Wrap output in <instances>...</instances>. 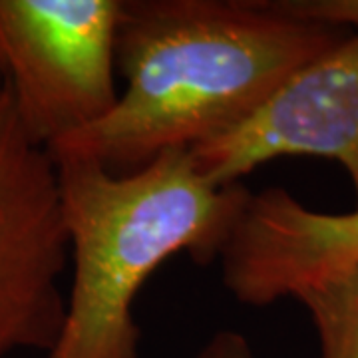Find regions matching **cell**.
<instances>
[{"label":"cell","mask_w":358,"mask_h":358,"mask_svg":"<svg viewBox=\"0 0 358 358\" xmlns=\"http://www.w3.org/2000/svg\"><path fill=\"white\" fill-rule=\"evenodd\" d=\"M350 34L285 0H122L120 100L96 126L54 143L114 173L243 122L299 68Z\"/></svg>","instance_id":"1"},{"label":"cell","mask_w":358,"mask_h":358,"mask_svg":"<svg viewBox=\"0 0 358 358\" xmlns=\"http://www.w3.org/2000/svg\"><path fill=\"white\" fill-rule=\"evenodd\" d=\"M72 279L64 322L44 358H140L134 317L143 285L171 257L219 261L251 192L205 176L192 150L114 173L78 155L56 154Z\"/></svg>","instance_id":"2"},{"label":"cell","mask_w":358,"mask_h":358,"mask_svg":"<svg viewBox=\"0 0 358 358\" xmlns=\"http://www.w3.org/2000/svg\"><path fill=\"white\" fill-rule=\"evenodd\" d=\"M122 0H0V78L44 150L96 126L120 100Z\"/></svg>","instance_id":"3"},{"label":"cell","mask_w":358,"mask_h":358,"mask_svg":"<svg viewBox=\"0 0 358 358\" xmlns=\"http://www.w3.org/2000/svg\"><path fill=\"white\" fill-rule=\"evenodd\" d=\"M70 263L58 176L0 98V358L50 350L64 322Z\"/></svg>","instance_id":"4"},{"label":"cell","mask_w":358,"mask_h":358,"mask_svg":"<svg viewBox=\"0 0 358 358\" xmlns=\"http://www.w3.org/2000/svg\"><path fill=\"white\" fill-rule=\"evenodd\" d=\"M219 185L279 157H322L346 171L358 207V30L285 78L255 112L192 150Z\"/></svg>","instance_id":"5"},{"label":"cell","mask_w":358,"mask_h":358,"mask_svg":"<svg viewBox=\"0 0 358 358\" xmlns=\"http://www.w3.org/2000/svg\"><path fill=\"white\" fill-rule=\"evenodd\" d=\"M221 279L235 301L267 307L358 263V207L310 209L293 193H251L221 253Z\"/></svg>","instance_id":"6"},{"label":"cell","mask_w":358,"mask_h":358,"mask_svg":"<svg viewBox=\"0 0 358 358\" xmlns=\"http://www.w3.org/2000/svg\"><path fill=\"white\" fill-rule=\"evenodd\" d=\"M294 301L313 320L317 358H358V263L308 287Z\"/></svg>","instance_id":"7"},{"label":"cell","mask_w":358,"mask_h":358,"mask_svg":"<svg viewBox=\"0 0 358 358\" xmlns=\"http://www.w3.org/2000/svg\"><path fill=\"white\" fill-rule=\"evenodd\" d=\"M285 4L313 20L358 30V0H285Z\"/></svg>","instance_id":"8"},{"label":"cell","mask_w":358,"mask_h":358,"mask_svg":"<svg viewBox=\"0 0 358 358\" xmlns=\"http://www.w3.org/2000/svg\"><path fill=\"white\" fill-rule=\"evenodd\" d=\"M192 358H255L247 336L237 331H219Z\"/></svg>","instance_id":"9"},{"label":"cell","mask_w":358,"mask_h":358,"mask_svg":"<svg viewBox=\"0 0 358 358\" xmlns=\"http://www.w3.org/2000/svg\"><path fill=\"white\" fill-rule=\"evenodd\" d=\"M2 94H4V82H2V78H0V98H2Z\"/></svg>","instance_id":"10"}]
</instances>
